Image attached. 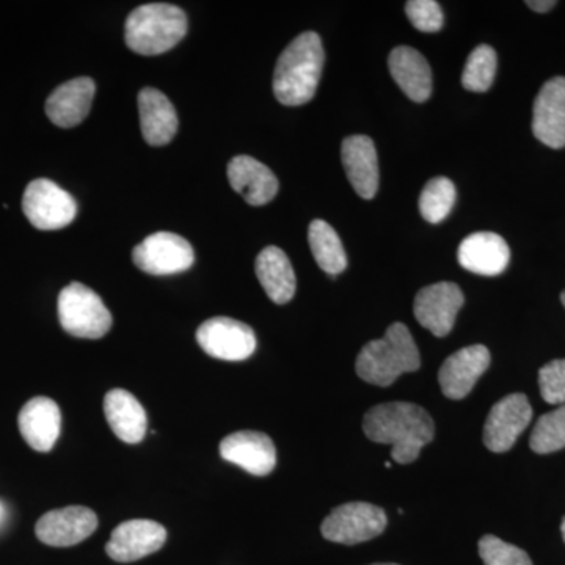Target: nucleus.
Here are the masks:
<instances>
[{
	"instance_id": "5",
	"label": "nucleus",
	"mask_w": 565,
	"mask_h": 565,
	"mask_svg": "<svg viewBox=\"0 0 565 565\" xmlns=\"http://www.w3.org/2000/svg\"><path fill=\"white\" fill-rule=\"evenodd\" d=\"M58 319L66 333L87 340H99L111 327V315L102 297L77 281L58 296Z\"/></svg>"
},
{
	"instance_id": "21",
	"label": "nucleus",
	"mask_w": 565,
	"mask_h": 565,
	"mask_svg": "<svg viewBox=\"0 0 565 565\" xmlns=\"http://www.w3.org/2000/svg\"><path fill=\"white\" fill-rule=\"evenodd\" d=\"M228 180L234 191L252 206L273 202L278 192V180L269 167L250 156H236L228 163Z\"/></svg>"
},
{
	"instance_id": "18",
	"label": "nucleus",
	"mask_w": 565,
	"mask_h": 565,
	"mask_svg": "<svg viewBox=\"0 0 565 565\" xmlns=\"http://www.w3.org/2000/svg\"><path fill=\"white\" fill-rule=\"evenodd\" d=\"M95 93V81L90 77L65 82L47 98L46 115L58 128H74L90 114Z\"/></svg>"
},
{
	"instance_id": "2",
	"label": "nucleus",
	"mask_w": 565,
	"mask_h": 565,
	"mask_svg": "<svg viewBox=\"0 0 565 565\" xmlns=\"http://www.w3.org/2000/svg\"><path fill=\"white\" fill-rule=\"evenodd\" d=\"M323 46L316 32H305L281 52L274 73L275 98L285 106H302L315 98L321 81Z\"/></svg>"
},
{
	"instance_id": "12",
	"label": "nucleus",
	"mask_w": 565,
	"mask_h": 565,
	"mask_svg": "<svg viewBox=\"0 0 565 565\" xmlns=\"http://www.w3.org/2000/svg\"><path fill=\"white\" fill-rule=\"evenodd\" d=\"M167 541V531L152 520H129L115 527L106 552L117 563H134L159 552Z\"/></svg>"
},
{
	"instance_id": "22",
	"label": "nucleus",
	"mask_w": 565,
	"mask_h": 565,
	"mask_svg": "<svg viewBox=\"0 0 565 565\" xmlns=\"http://www.w3.org/2000/svg\"><path fill=\"white\" fill-rule=\"evenodd\" d=\"M390 73L401 90L415 103H424L433 93V71L422 52L414 47H394L388 57Z\"/></svg>"
},
{
	"instance_id": "24",
	"label": "nucleus",
	"mask_w": 565,
	"mask_h": 565,
	"mask_svg": "<svg viewBox=\"0 0 565 565\" xmlns=\"http://www.w3.org/2000/svg\"><path fill=\"white\" fill-rule=\"evenodd\" d=\"M141 134L152 147L170 143L178 131V114L170 99L156 88L139 93Z\"/></svg>"
},
{
	"instance_id": "7",
	"label": "nucleus",
	"mask_w": 565,
	"mask_h": 565,
	"mask_svg": "<svg viewBox=\"0 0 565 565\" xmlns=\"http://www.w3.org/2000/svg\"><path fill=\"white\" fill-rule=\"evenodd\" d=\"M386 514L384 509L370 503H348L333 509L322 522L323 537L343 545H356L384 533Z\"/></svg>"
},
{
	"instance_id": "4",
	"label": "nucleus",
	"mask_w": 565,
	"mask_h": 565,
	"mask_svg": "<svg viewBox=\"0 0 565 565\" xmlns=\"http://www.w3.org/2000/svg\"><path fill=\"white\" fill-rule=\"evenodd\" d=\"M188 33V17L170 3H147L126 20L125 40L140 55H159L173 50Z\"/></svg>"
},
{
	"instance_id": "8",
	"label": "nucleus",
	"mask_w": 565,
	"mask_h": 565,
	"mask_svg": "<svg viewBox=\"0 0 565 565\" xmlns=\"http://www.w3.org/2000/svg\"><path fill=\"white\" fill-rule=\"evenodd\" d=\"M134 264L150 275H173L191 269L195 262L192 245L169 232L151 234L132 252Z\"/></svg>"
},
{
	"instance_id": "20",
	"label": "nucleus",
	"mask_w": 565,
	"mask_h": 565,
	"mask_svg": "<svg viewBox=\"0 0 565 565\" xmlns=\"http://www.w3.org/2000/svg\"><path fill=\"white\" fill-rule=\"evenodd\" d=\"M341 159L348 180L364 200H373L379 191V159L374 141L366 136H351L341 147Z\"/></svg>"
},
{
	"instance_id": "27",
	"label": "nucleus",
	"mask_w": 565,
	"mask_h": 565,
	"mask_svg": "<svg viewBox=\"0 0 565 565\" xmlns=\"http://www.w3.org/2000/svg\"><path fill=\"white\" fill-rule=\"evenodd\" d=\"M455 182L445 177L434 178L424 185L419 195V212L424 221L440 223L448 217L456 203Z\"/></svg>"
},
{
	"instance_id": "16",
	"label": "nucleus",
	"mask_w": 565,
	"mask_h": 565,
	"mask_svg": "<svg viewBox=\"0 0 565 565\" xmlns=\"http://www.w3.org/2000/svg\"><path fill=\"white\" fill-rule=\"evenodd\" d=\"M221 456L226 462L244 468L253 476L273 473L277 465V449L266 434L241 430L223 438Z\"/></svg>"
},
{
	"instance_id": "25",
	"label": "nucleus",
	"mask_w": 565,
	"mask_h": 565,
	"mask_svg": "<svg viewBox=\"0 0 565 565\" xmlns=\"http://www.w3.org/2000/svg\"><path fill=\"white\" fill-rule=\"evenodd\" d=\"M256 277L269 299L278 305L291 302L297 280L292 264L281 248L270 245L259 253L255 263Z\"/></svg>"
},
{
	"instance_id": "31",
	"label": "nucleus",
	"mask_w": 565,
	"mask_h": 565,
	"mask_svg": "<svg viewBox=\"0 0 565 565\" xmlns=\"http://www.w3.org/2000/svg\"><path fill=\"white\" fill-rule=\"evenodd\" d=\"M405 13L419 32L434 33L444 28V11L435 0H411L405 3Z\"/></svg>"
},
{
	"instance_id": "33",
	"label": "nucleus",
	"mask_w": 565,
	"mask_h": 565,
	"mask_svg": "<svg viewBox=\"0 0 565 565\" xmlns=\"http://www.w3.org/2000/svg\"><path fill=\"white\" fill-rule=\"evenodd\" d=\"M526 6L530 7L531 10L537 11V13H546L556 6L555 0H530L526 2Z\"/></svg>"
},
{
	"instance_id": "9",
	"label": "nucleus",
	"mask_w": 565,
	"mask_h": 565,
	"mask_svg": "<svg viewBox=\"0 0 565 565\" xmlns=\"http://www.w3.org/2000/svg\"><path fill=\"white\" fill-rule=\"evenodd\" d=\"M196 341L207 355L225 362H243L256 349L255 332L232 318L207 319L196 330Z\"/></svg>"
},
{
	"instance_id": "29",
	"label": "nucleus",
	"mask_w": 565,
	"mask_h": 565,
	"mask_svg": "<svg viewBox=\"0 0 565 565\" xmlns=\"http://www.w3.org/2000/svg\"><path fill=\"white\" fill-rule=\"evenodd\" d=\"M530 446L537 455H550L565 448V404L539 418Z\"/></svg>"
},
{
	"instance_id": "35",
	"label": "nucleus",
	"mask_w": 565,
	"mask_h": 565,
	"mask_svg": "<svg viewBox=\"0 0 565 565\" xmlns=\"http://www.w3.org/2000/svg\"><path fill=\"white\" fill-rule=\"evenodd\" d=\"M561 533H563L564 542H565V516L563 520V525H561Z\"/></svg>"
},
{
	"instance_id": "6",
	"label": "nucleus",
	"mask_w": 565,
	"mask_h": 565,
	"mask_svg": "<svg viewBox=\"0 0 565 565\" xmlns=\"http://www.w3.org/2000/svg\"><path fill=\"white\" fill-rule=\"evenodd\" d=\"M22 211L36 230L55 232L65 228L76 218L77 203L61 185L41 178L25 189Z\"/></svg>"
},
{
	"instance_id": "28",
	"label": "nucleus",
	"mask_w": 565,
	"mask_h": 565,
	"mask_svg": "<svg viewBox=\"0 0 565 565\" xmlns=\"http://www.w3.org/2000/svg\"><path fill=\"white\" fill-rule=\"evenodd\" d=\"M497 52L489 44H481L465 63L462 85L465 90L484 93L492 87L497 74Z\"/></svg>"
},
{
	"instance_id": "36",
	"label": "nucleus",
	"mask_w": 565,
	"mask_h": 565,
	"mask_svg": "<svg viewBox=\"0 0 565 565\" xmlns=\"http://www.w3.org/2000/svg\"><path fill=\"white\" fill-rule=\"evenodd\" d=\"M561 302H563L564 308H565V291L563 294H561Z\"/></svg>"
},
{
	"instance_id": "14",
	"label": "nucleus",
	"mask_w": 565,
	"mask_h": 565,
	"mask_svg": "<svg viewBox=\"0 0 565 565\" xmlns=\"http://www.w3.org/2000/svg\"><path fill=\"white\" fill-rule=\"evenodd\" d=\"M490 360L492 356L489 349L482 344L468 345L452 353L438 371L441 392L449 399H463L475 388L479 377L486 373Z\"/></svg>"
},
{
	"instance_id": "15",
	"label": "nucleus",
	"mask_w": 565,
	"mask_h": 565,
	"mask_svg": "<svg viewBox=\"0 0 565 565\" xmlns=\"http://www.w3.org/2000/svg\"><path fill=\"white\" fill-rule=\"evenodd\" d=\"M533 134L553 150L565 147V77H553L539 92L533 109Z\"/></svg>"
},
{
	"instance_id": "3",
	"label": "nucleus",
	"mask_w": 565,
	"mask_h": 565,
	"mask_svg": "<svg viewBox=\"0 0 565 565\" xmlns=\"http://www.w3.org/2000/svg\"><path fill=\"white\" fill-rule=\"evenodd\" d=\"M419 366L422 356L411 330L403 322H394L381 340L364 344L355 363L359 377L377 386L393 385L401 375L415 373Z\"/></svg>"
},
{
	"instance_id": "11",
	"label": "nucleus",
	"mask_w": 565,
	"mask_h": 565,
	"mask_svg": "<svg viewBox=\"0 0 565 565\" xmlns=\"http://www.w3.org/2000/svg\"><path fill=\"white\" fill-rule=\"evenodd\" d=\"M533 408L525 394L515 393L493 405L484 426V444L492 452H505L530 426Z\"/></svg>"
},
{
	"instance_id": "13",
	"label": "nucleus",
	"mask_w": 565,
	"mask_h": 565,
	"mask_svg": "<svg viewBox=\"0 0 565 565\" xmlns=\"http://www.w3.org/2000/svg\"><path fill=\"white\" fill-rule=\"evenodd\" d=\"M98 527V516L88 508L70 505L55 509L39 520L36 537L51 546H73L90 537Z\"/></svg>"
},
{
	"instance_id": "1",
	"label": "nucleus",
	"mask_w": 565,
	"mask_h": 565,
	"mask_svg": "<svg viewBox=\"0 0 565 565\" xmlns=\"http://www.w3.org/2000/svg\"><path fill=\"white\" fill-rule=\"evenodd\" d=\"M363 430L375 444L392 446L393 460L403 465L415 462L435 435L430 415L411 403L375 405L364 415Z\"/></svg>"
},
{
	"instance_id": "17",
	"label": "nucleus",
	"mask_w": 565,
	"mask_h": 565,
	"mask_svg": "<svg viewBox=\"0 0 565 565\" xmlns=\"http://www.w3.org/2000/svg\"><path fill=\"white\" fill-rule=\"evenodd\" d=\"M18 424L22 438L32 449L50 452L61 437V408L50 397H33L21 408Z\"/></svg>"
},
{
	"instance_id": "34",
	"label": "nucleus",
	"mask_w": 565,
	"mask_h": 565,
	"mask_svg": "<svg viewBox=\"0 0 565 565\" xmlns=\"http://www.w3.org/2000/svg\"><path fill=\"white\" fill-rule=\"evenodd\" d=\"M3 516H6V509H3V504L0 503V525H2Z\"/></svg>"
},
{
	"instance_id": "32",
	"label": "nucleus",
	"mask_w": 565,
	"mask_h": 565,
	"mask_svg": "<svg viewBox=\"0 0 565 565\" xmlns=\"http://www.w3.org/2000/svg\"><path fill=\"white\" fill-rule=\"evenodd\" d=\"M539 388L545 403L565 404V359L553 360L539 371Z\"/></svg>"
},
{
	"instance_id": "23",
	"label": "nucleus",
	"mask_w": 565,
	"mask_h": 565,
	"mask_svg": "<svg viewBox=\"0 0 565 565\" xmlns=\"http://www.w3.org/2000/svg\"><path fill=\"white\" fill-rule=\"evenodd\" d=\"M104 414H106L110 429L125 444H140L147 435V412L137 397L126 390H111L106 394Z\"/></svg>"
},
{
	"instance_id": "37",
	"label": "nucleus",
	"mask_w": 565,
	"mask_h": 565,
	"mask_svg": "<svg viewBox=\"0 0 565 565\" xmlns=\"http://www.w3.org/2000/svg\"><path fill=\"white\" fill-rule=\"evenodd\" d=\"M373 565H399V564H373Z\"/></svg>"
},
{
	"instance_id": "10",
	"label": "nucleus",
	"mask_w": 565,
	"mask_h": 565,
	"mask_svg": "<svg viewBox=\"0 0 565 565\" xmlns=\"http://www.w3.org/2000/svg\"><path fill=\"white\" fill-rule=\"evenodd\" d=\"M463 303L462 289L456 282H434L416 294L414 315L424 329L444 338L455 329L457 313Z\"/></svg>"
},
{
	"instance_id": "26",
	"label": "nucleus",
	"mask_w": 565,
	"mask_h": 565,
	"mask_svg": "<svg viewBox=\"0 0 565 565\" xmlns=\"http://www.w3.org/2000/svg\"><path fill=\"white\" fill-rule=\"evenodd\" d=\"M308 243L316 263L329 275L343 274L348 267V255L340 236L326 221H313L308 228Z\"/></svg>"
},
{
	"instance_id": "19",
	"label": "nucleus",
	"mask_w": 565,
	"mask_h": 565,
	"mask_svg": "<svg viewBox=\"0 0 565 565\" xmlns=\"http://www.w3.org/2000/svg\"><path fill=\"white\" fill-rule=\"evenodd\" d=\"M457 258L465 270L494 277L504 273L511 259V250L503 237L497 233L481 232L465 237Z\"/></svg>"
},
{
	"instance_id": "30",
	"label": "nucleus",
	"mask_w": 565,
	"mask_h": 565,
	"mask_svg": "<svg viewBox=\"0 0 565 565\" xmlns=\"http://www.w3.org/2000/svg\"><path fill=\"white\" fill-rule=\"evenodd\" d=\"M479 555L486 565H533L526 552L492 534H487L479 541Z\"/></svg>"
}]
</instances>
